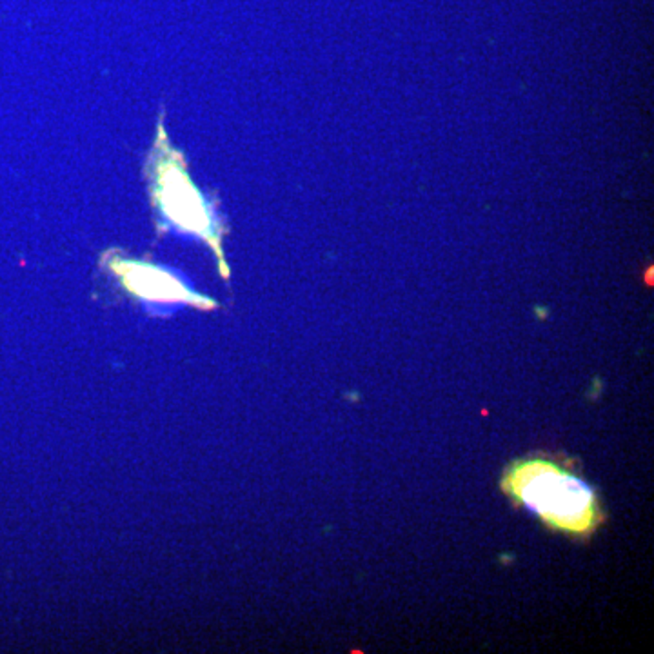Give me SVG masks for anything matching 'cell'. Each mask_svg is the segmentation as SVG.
<instances>
[{"label":"cell","instance_id":"cell-1","mask_svg":"<svg viewBox=\"0 0 654 654\" xmlns=\"http://www.w3.org/2000/svg\"><path fill=\"white\" fill-rule=\"evenodd\" d=\"M502 489L555 530L587 536L603 520L595 489L550 460L515 462Z\"/></svg>","mask_w":654,"mask_h":654},{"label":"cell","instance_id":"cell-3","mask_svg":"<svg viewBox=\"0 0 654 654\" xmlns=\"http://www.w3.org/2000/svg\"><path fill=\"white\" fill-rule=\"evenodd\" d=\"M109 269L131 295L155 303H189L200 309L216 308V302L196 295L166 269L120 256L109 260Z\"/></svg>","mask_w":654,"mask_h":654},{"label":"cell","instance_id":"cell-2","mask_svg":"<svg viewBox=\"0 0 654 654\" xmlns=\"http://www.w3.org/2000/svg\"><path fill=\"white\" fill-rule=\"evenodd\" d=\"M148 178L153 208L176 229L191 233L209 243L218 258L220 271L228 278V263L223 260L222 249V226L209 208L208 198L189 178L186 162L182 155L171 148L162 124H159V135L148 160Z\"/></svg>","mask_w":654,"mask_h":654}]
</instances>
